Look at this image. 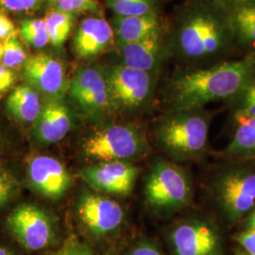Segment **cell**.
<instances>
[{"label":"cell","instance_id":"1","mask_svg":"<svg viewBox=\"0 0 255 255\" xmlns=\"http://www.w3.org/2000/svg\"><path fill=\"white\" fill-rule=\"evenodd\" d=\"M170 60L187 68L220 63L235 44L226 7L219 0H187L165 31Z\"/></svg>","mask_w":255,"mask_h":255},{"label":"cell","instance_id":"2","mask_svg":"<svg viewBox=\"0 0 255 255\" xmlns=\"http://www.w3.org/2000/svg\"><path fill=\"white\" fill-rule=\"evenodd\" d=\"M255 76V52L244 58L174 74L166 87L168 111L203 109L215 101L233 99Z\"/></svg>","mask_w":255,"mask_h":255},{"label":"cell","instance_id":"3","mask_svg":"<svg viewBox=\"0 0 255 255\" xmlns=\"http://www.w3.org/2000/svg\"><path fill=\"white\" fill-rule=\"evenodd\" d=\"M209 126V115L203 109L167 111L155 126V140L173 159L190 160L205 150Z\"/></svg>","mask_w":255,"mask_h":255},{"label":"cell","instance_id":"4","mask_svg":"<svg viewBox=\"0 0 255 255\" xmlns=\"http://www.w3.org/2000/svg\"><path fill=\"white\" fill-rule=\"evenodd\" d=\"M144 194L146 205L152 212L169 215L190 203L193 189L182 168L173 163L160 161L146 176Z\"/></svg>","mask_w":255,"mask_h":255},{"label":"cell","instance_id":"5","mask_svg":"<svg viewBox=\"0 0 255 255\" xmlns=\"http://www.w3.org/2000/svg\"><path fill=\"white\" fill-rule=\"evenodd\" d=\"M112 109L138 114L154 98L159 72H146L115 64L105 70Z\"/></svg>","mask_w":255,"mask_h":255},{"label":"cell","instance_id":"6","mask_svg":"<svg viewBox=\"0 0 255 255\" xmlns=\"http://www.w3.org/2000/svg\"><path fill=\"white\" fill-rule=\"evenodd\" d=\"M82 149L88 158L101 163L128 162L146 153V138L134 125L112 124L88 136Z\"/></svg>","mask_w":255,"mask_h":255},{"label":"cell","instance_id":"7","mask_svg":"<svg viewBox=\"0 0 255 255\" xmlns=\"http://www.w3.org/2000/svg\"><path fill=\"white\" fill-rule=\"evenodd\" d=\"M213 196L229 221H237L255 208V169L234 167L220 174Z\"/></svg>","mask_w":255,"mask_h":255},{"label":"cell","instance_id":"8","mask_svg":"<svg viewBox=\"0 0 255 255\" xmlns=\"http://www.w3.org/2000/svg\"><path fill=\"white\" fill-rule=\"evenodd\" d=\"M7 227L19 244L27 251L36 252L51 246L56 238L50 218L36 205L20 204L7 218Z\"/></svg>","mask_w":255,"mask_h":255},{"label":"cell","instance_id":"9","mask_svg":"<svg viewBox=\"0 0 255 255\" xmlns=\"http://www.w3.org/2000/svg\"><path fill=\"white\" fill-rule=\"evenodd\" d=\"M69 93L80 109L89 118L98 119L112 109L109 85L105 70L84 66L69 83Z\"/></svg>","mask_w":255,"mask_h":255},{"label":"cell","instance_id":"10","mask_svg":"<svg viewBox=\"0 0 255 255\" xmlns=\"http://www.w3.org/2000/svg\"><path fill=\"white\" fill-rule=\"evenodd\" d=\"M175 255H221L222 241L217 226L209 220L187 219L170 234Z\"/></svg>","mask_w":255,"mask_h":255},{"label":"cell","instance_id":"11","mask_svg":"<svg viewBox=\"0 0 255 255\" xmlns=\"http://www.w3.org/2000/svg\"><path fill=\"white\" fill-rule=\"evenodd\" d=\"M82 224L97 237L113 234L122 225L125 212L118 201L95 193H84L77 203Z\"/></svg>","mask_w":255,"mask_h":255},{"label":"cell","instance_id":"12","mask_svg":"<svg viewBox=\"0 0 255 255\" xmlns=\"http://www.w3.org/2000/svg\"><path fill=\"white\" fill-rule=\"evenodd\" d=\"M139 169L129 162L100 163L83 168L80 175L92 187L101 191L128 195L132 191Z\"/></svg>","mask_w":255,"mask_h":255},{"label":"cell","instance_id":"13","mask_svg":"<svg viewBox=\"0 0 255 255\" xmlns=\"http://www.w3.org/2000/svg\"><path fill=\"white\" fill-rule=\"evenodd\" d=\"M165 31L140 42L115 46L118 55L116 64L160 73L164 63L170 60Z\"/></svg>","mask_w":255,"mask_h":255},{"label":"cell","instance_id":"14","mask_svg":"<svg viewBox=\"0 0 255 255\" xmlns=\"http://www.w3.org/2000/svg\"><path fill=\"white\" fill-rule=\"evenodd\" d=\"M23 74L30 87L46 96L58 98L65 91L64 64L51 55L30 56L23 64Z\"/></svg>","mask_w":255,"mask_h":255},{"label":"cell","instance_id":"15","mask_svg":"<svg viewBox=\"0 0 255 255\" xmlns=\"http://www.w3.org/2000/svg\"><path fill=\"white\" fill-rule=\"evenodd\" d=\"M27 174L31 186L47 199L62 198L71 185V176L64 164L50 156L32 158Z\"/></svg>","mask_w":255,"mask_h":255},{"label":"cell","instance_id":"16","mask_svg":"<svg viewBox=\"0 0 255 255\" xmlns=\"http://www.w3.org/2000/svg\"><path fill=\"white\" fill-rule=\"evenodd\" d=\"M116 46L113 27L101 16L82 19L73 37L75 54L81 59H92Z\"/></svg>","mask_w":255,"mask_h":255},{"label":"cell","instance_id":"17","mask_svg":"<svg viewBox=\"0 0 255 255\" xmlns=\"http://www.w3.org/2000/svg\"><path fill=\"white\" fill-rule=\"evenodd\" d=\"M116 46L143 41L166 30L160 14L141 16H114L111 20Z\"/></svg>","mask_w":255,"mask_h":255},{"label":"cell","instance_id":"18","mask_svg":"<svg viewBox=\"0 0 255 255\" xmlns=\"http://www.w3.org/2000/svg\"><path fill=\"white\" fill-rule=\"evenodd\" d=\"M71 117L68 109L60 101H51L42 109L35 121L38 138L47 144L63 140L71 128Z\"/></svg>","mask_w":255,"mask_h":255},{"label":"cell","instance_id":"19","mask_svg":"<svg viewBox=\"0 0 255 255\" xmlns=\"http://www.w3.org/2000/svg\"><path fill=\"white\" fill-rule=\"evenodd\" d=\"M235 44L255 50V2L226 7Z\"/></svg>","mask_w":255,"mask_h":255},{"label":"cell","instance_id":"20","mask_svg":"<svg viewBox=\"0 0 255 255\" xmlns=\"http://www.w3.org/2000/svg\"><path fill=\"white\" fill-rule=\"evenodd\" d=\"M7 110L15 119L23 122H35L42 112L39 94L29 85L14 88L7 100Z\"/></svg>","mask_w":255,"mask_h":255},{"label":"cell","instance_id":"21","mask_svg":"<svg viewBox=\"0 0 255 255\" xmlns=\"http://www.w3.org/2000/svg\"><path fill=\"white\" fill-rule=\"evenodd\" d=\"M225 152L237 159H255V117L237 124V130Z\"/></svg>","mask_w":255,"mask_h":255},{"label":"cell","instance_id":"22","mask_svg":"<svg viewBox=\"0 0 255 255\" xmlns=\"http://www.w3.org/2000/svg\"><path fill=\"white\" fill-rule=\"evenodd\" d=\"M44 20L46 22L49 43L56 47L63 46L72 31L75 15L54 8L47 10Z\"/></svg>","mask_w":255,"mask_h":255},{"label":"cell","instance_id":"23","mask_svg":"<svg viewBox=\"0 0 255 255\" xmlns=\"http://www.w3.org/2000/svg\"><path fill=\"white\" fill-rule=\"evenodd\" d=\"M114 16L160 14V0H106Z\"/></svg>","mask_w":255,"mask_h":255},{"label":"cell","instance_id":"24","mask_svg":"<svg viewBox=\"0 0 255 255\" xmlns=\"http://www.w3.org/2000/svg\"><path fill=\"white\" fill-rule=\"evenodd\" d=\"M237 124L255 117V76L230 100Z\"/></svg>","mask_w":255,"mask_h":255},{"label":"cell","instance_id":"25","mask_svg":"<svg viewBox=\"0 0 255 255\" xmlns=\"http://www.w3.org/2000/svg\"><path fill=\"white\" fill-rule=\"evenodd\" d=\"M20 34L29 46L42 48L49 43V37L44 19H25L20 26Z\"/></svg>","mask_w":255,"mask_h":255},{"label":"cell","instance_id":"26","mask_svg":"<svg viewBox=\"0 0 255 255\" xmlns=\"http://www.w3.org/2000/svg\"><path fill=\"white\" fill-rule=\"evenodd\" d=\"M3 47V57L1 62L6 67H17L21 64H25L27 61V54L23 46H21V43L15 32L4 39Z\"/></svg>","mask_w":255,"mask_h":255},{"label":"cell","instance_id":"27","mask_svg":"<svg viewBox=\"0 0 255 255\" xmlns=\"http://www.w3.org/2000/svg\"><path fill=\"white\" fill-rule=\"evenodd\" d=\"M19 191V182L9 169L0 167V210L12 201Z\"/></svg>","mask_w":255,"mask_h":255},{"label":"cell","instance_id":"28","mask_svg":"<svg viewBox=\"0 0 255 255\" xmlns=\"http://www.w3.org/2000/svg\"><path fill=\"white\" fill-rule=\"evenodd\" d=\"M56 6L57 9L74 15L81 12L99 13L101 11L97 0H58Z\"/></svg>","mask_w":255,"mask_h":255},{"label":"cell","instance_id":"29","mask_svg":"<svg viewBox=\"0 0 255 255\" xmlns=\"http://www.w3.org/2000/svg\"><path fill=\"white\" fill-rule=\"evenodd\" d=\"M48 255H101L97 254L91 247L82 242L78 237L67 238L64 244L54 253Z\"/></svg>","mask_w":255,"mask_h":255},{"label":"cell","instance_id":"30","mask_svg":"<svg viewBox=\"0 0 255 255\" xmlns=\"http://www.w3.org/2000/svg\"><path fill=\"white\" fill-rule=\"evenodd\" d=\"M42 0H2V5L10 11H27L38 9Z\"/></svg>","mask_w":255,"mask_h":255},{"label":"cell","instance_id":"31","mask_svg":"<svg viewBox=\"0 0 255 255\" xmlns=\"http://www.w3.org/2000/svg\"><path fill=\"white\" fill-rule=\"evenodd\" d=\"M237 241L242 247L246 254L255 255V230L247 229L246 231L238 234Z\"/></svg>","mask_w":255,"mask_h":255},{"label":"cell","instance_id":"32","mask_svg":"<svg viewBox=\"0 0 255 255\" xmlns=\"http://www.w3.org/2000/svg\"><path fill=\"white\" fill-rule=\"evenodd\" d=\"M128 255H163V254L154 244L141 242L133 247Z\"/></svg>","mask_w":255,"mask_h":255},{"label":"cell","instance_id":"33","mask_svg":"<svg viewBox=\"0 0 255 255\" xmlns=\"http://www.w3.org/2000/svg\"><path fill=\"white\" fill-rule=\"evenodd\" d=\"M14 82L13 73L3 64H0V94L9 90Z\"/></svg>","mask_w":255,"mask_h":255},{"label":"cell","instance_id":"34","mask_svg":"<svg viewBox=\"0 0 255 255\" xmlns=\"http://www.w3.org/2000/svg\"><path fill=\"white\" fill-rule=\"evenodd\" d=\"M15 32V27L12 21L3 12H0V40L6 39Z\"/></svg>","mask_w":255,"mask_h":255},{"label":"cell","instance_id":"35","mask_svg":"<svg viewBox=\"0 0 255 255\" xmlns=\"http://www.w3.org/2000/svg\"><path fill=\"white\" fill-rule=\"evenodd\" d=\"M219 1L225 7H231V6H236V5H240V4L255 2V0H219Z\"/></svg>","mask_w":255,"mask_h":255},{"label":"cell","instance_id":"36","mask_svg":"<svg viewBox=\"0 0 255 255\" xmlns=\"http://www.w3.org/2000/svg\"><path fill=\"white\" fill-rule=\"evenodd\" d=\"M248 229H255V208L252 211V214L250 215L248 221H247Z\"/></svg>","mask_w":255,"mask_h":255},{"label":"cell","instance_id":"37","mask_svg":"<svg viewBox=\"0 0 255 255\" xmlns=\"http://www.w3.org/2000/svg\"><path fill=\"white\" fill-rule=\"evenodd\" d=\"M0 255H13L8 249L0 245Z\"/></svg>","mask_w":255,"mask_h":255},{"label":"cell","instance_id":"38","mask_svg":"<svg viewBox=\"0 0 255 255\" xmlns=\"http://www.w3.org/2000/svg\"><path fill=\"white\" fill-rule=\"evenodd\" d=\"M3 49H4L3 42H1V40H0V62L2 61V57H3Z\"/></svg>","mask_w":255,"mask_h":255},{"label":"cell","instance_id":"39","mask_svg":"<svg viewBox=\"0 0 255 255\" xmlns=\"http://www.w3.org/2000/svg\"><path fill=\"white\" fill-rule=\"evenodd\" d=\"M46 1L49 4H54V5H56L57 2H58V0H46Z\"/></svg>","mask_w":255,"mask_h":255},{"label":"cell","instance_id":"40","mask_svg":"<svg viewBox=\"0 0 255 255\" xmlns=\"http://www.w3.org/2000/svg\"><path fill=\"white\" fill-rule=\"evenodd\" d=\"M236 255H249L248 254H243V253H238V254H237Z\"/></svg>","mask_w":255,"mask_h":255},{"label":"cell","instance_id":"41","mask_svg":"<svg viewBox=\"0 0 255 255\" xmlns=\"http://www.w3.org/2000/svg\"><path fill=\"white\" fill-rule=\"evenodd\" d=\"M1 3H2V0H0V4H1Z\"/></svg>","mask_w":255,"mask_h":255}]
</instances>
